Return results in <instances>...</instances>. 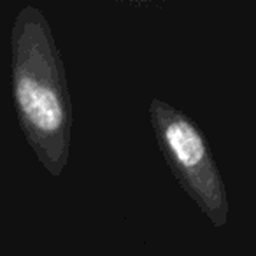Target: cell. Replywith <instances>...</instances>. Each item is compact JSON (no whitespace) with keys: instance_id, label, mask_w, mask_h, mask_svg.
I'll use <instances>...</instances> for the list:
<instances>
[{"instance_id":"obj_1","label":"cell","mask_w":256,"mask_h":256,"mask_svg":"<svg viewBox=\"0 0 256 256\" xmlns=\"http://www.w3.org/2000/svg\"><path fill=\"white\" fill-rule=\"evenodd\" d=\"M11 82L26 142L39 164L60 178L70 158L72 100L60 48L37 6L22 8L12 23Z\"/></svg>"},{"instance_id":"obj_2","label":"cell","mask_w":256,"mask_h":256,"mask_svg":"<svg viewBox=\"0 0 256 256\" xmlns=\"http://www.w3.org/2000/svg\"><path fill=\"white\" fill-rule=\"evenodd\" d=\"M150 123L172 176L216 228L226 224V186L202 128L184 110L162 98L150 104Z\"/></svg>"}]
</instances>
